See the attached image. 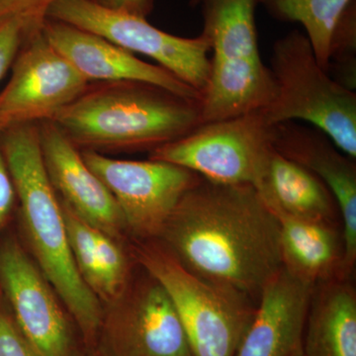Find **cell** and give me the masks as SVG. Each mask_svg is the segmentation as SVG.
Returning a JSON list of instances; mask_svg holds the SVG:
<instances>
[{
	"instance_id": "cell-1",
	"label": "cell",
	"mask_w": 356,
	"mask_h": 356,
	"mask_svg": "<svg viewBox=\"0 0 356 356\" xmlns=\"http://www.w3.org/2000/svg\"><path fill=\"white\" fill-rule=\"evenodd\" d=\"M156 240L192 273L255 303L283 266L277 218L250 184L201 177Z\"/></svg>"
},
{
	"instance_id": "cell-2",
	"label": "cell",
	"mask_w": 356,
	"mask_h": 356,
	"mask_svg": "<svg viewBox=\"0 0 356 356\" xmlns=\"http://www.w3.org/2000/svg\"><path fill=\"white\" fill-rule=\"evenodd\" d=\"M51 121L81 151L153 152L200 125V100L140 81L90 83Z\"/></svg>"
},
{
	"instance_id": "cell-3",
	"label": "cell",
	"mask_w": 356,
	"mask_h": 356,
	"mask_svg": "<svg viewBox=\"0 0 356 356\" xmlns=\"http://www.w3.org/2000/svg\"><path fill=\"white\" fill-rule=\"evenodd\" d=\"M0 144L37 266L83 337L93 341L102 323V306L72 259L60 199L44 168L38 123L3 129L0 131Z\"/></svg>"
},
{
	"instance_id": "cell-4",
	"label": "cell",
	"mask_w": 356,
	"mask_h": 356,
	"mask_svg": "<svg viewBox=\"0 0 356 356\" xmlns=\"http://www.w3.org/2000/svg\"><path fill=\"white\" fill-rule=\"evenodd\" d=\"M200 6L201 34L212 58L200 100L201 124L232 118L268 106L273 76L262 60L255 25L257 0H191Z\"/></svg>"
},
{
	"instance_id": "cell-5",
	"label": "cell",
	"mask_w": 356,
	"mask_h": 356,
	"mask_svg": "<svg viewBox=\"0 0 356 356\" xmlns=\"http://www.w3.org/2000/svg\"><path fill=\"white\" fill-rule=\"evenodd\" d=\"M273 100L261 110L270 125L306 122L356 159V95L323 69L305 33L294 30L273 47Z\"/></svg>"
},
{
	"instance_id": "cell-6",
	"label": "cell",
	"mask_w": 356,
	"mask_h": 356,
	"mask_svg": "<svg viewBox=\"0 0 356 356\" xmlns=\"http://www.w3.org/2000/svg\"><path fill=\"white\" fill-rule=\"evenodd\" d=\"M140 266L170 297L194 356H236L257 303L192 273L158 240L136 248Z\"/></svg>"
},
{
	"instance_id": "cell-7",
	"label": "cell",
	"mask_w": 356,
	"mask_h": 356,
	"mask_svg": "<svg viewBox=\"0 0 356 356\" xmlns=\"http://www.w3.org/2000/svg\"><path fill=\"white\" fill-rule=\"evenodd\" d=\"M271 149V125L255 111L200 124L151 152L149 159L181 166L215 184L254 186Z\"/></svg>"
},
{
	"instance_id": "cell-8",
	"label": "cell",
	"mask_w": 356,
	"mask_h": 356,
	"mask_svg": "<svg viewBox=\"0 0 356 356\" xmlns=\"http://www.w3.org/2000/svg\"><path fill=\"white\" fill-rule=\"evenodd\" d=\"M46 18L76 26L109 40L133 54L152 58L202 95L210 74V44L203 34L175 36L154 27L147 18L110 10L92 0H56Z\"/></svg>"
},
{
	"instance_id": "cell-9",
	"label": "cell",
	"mask_w": 356,
	"mask_h": 356,
	"mask_svg": "<svg viewBox=\"0 0 356 356\" xmlns=\"http://www.w3.org/2000/svg\"><path fill=\"white\" fill-rule=\"evenodd\" d=\"M88 168L109 189L127 229L140 240H156L182 196L200 177L165 163L125 161L93 151H81Z\"/></svg>"
},
{
	"instance_id": "cell-10",
	"label": "cell",
	"mask_w": 356,
	"mask_h": 356,
	"mask_svg": "<svg viewBox=\"0 0 356 356\" xmlns=\"http://www.w3.org/2000/svg\"><path fill=\"white\" fill-rule=\"evenodd\" d=\"M10 70L0 91V131L53 120L89 84L44 37L42 26L28 33Z\"/></svg>"
},
{
	"instance_id": "cell-11",
	"label": "cell",
	"mask_w": 356,
	"mask_h": 356,
	"mask_svg": "<svg viewBox=\"0 0 356 356\" xmlns=\"http://www.w3.org/2000/svg\"><path fill=\"white\" fill-rule=\"evenodd\" d=\"M126 287L100 325L103 356H194L163 286L146 271Z\"/></svg>"
},
{
	"instance_id": "cell-12",
	"label": "cell",
	"mask_w": 356,
	"mask_h": 356,
	"mask_svg": "<svg viewBox=\"0 0 356 356\" xmlns=\"http://www.w3.org/2000/svg\"><path fill=\"white\" fill-rule=\"evenodd\" d=\"M0 284L13 320L39 356H70L72 336L53 287L23 248L8 241L0 248Z\"/></svg>"
},
{
	"instance_id": "cell-13",
	"label": "cell",
	"mask_w": 356,
	"mask_h": 356,
	"mask_svg": "<svg viewBox=\"0 0 356 356\" xmlns=\"http://www.w3.org/2000/svg\"><path fill=\"white\" fill-rule=\"evenodd\" d=\"M47 175L58 199L84 221L112 238L121 236L125 219L109 189L88 168L79 149L55 122L38 123Z\"/></svg>"
},
{
	"instance_id": "cell-14",
	"label": "cell",
	"mask_w": 356,
	"mask_h": 356,
	"mask_svg": "<svg viewBox=\"0 0 356 356\" xmlns=\"http://www.w3.org/2000/svg\"><path fill=\"white\" fill-rule=\"evenodd\" d=\"M271 142L278 153L317 175L336 199L344 245V269L353 276L356 262L355 159L313 126L288 121L271 125Z\"/></svg>"
},
{
	"instance_id": "cell-15",
	"label": "cell",
	"mask_w": 356,
	"mask_h": 356,
	"mask_svg": "<svg viewBox=\"0 0 356 356\" xmlns=\"http://www.w3.org/2000/svg\"><path fill=\"white\" fill-rule=\"evenodd\" d=\"M42 31L54 47L90 83L140 81L184 97L201 100L200 92L161 65L140 60L132 51L95 33L46 18Z\"/></svg>"
},
{
	"instance_id": "cell-16",
	"label": "cell",
	"mask_w": 356,
	"mask_h": 356,
	"mask_svg": "<svg viewBox=\"0 0 356 356\" xmlns=\"http://www.w3.org/2000/svg\"><path fill=\"white\" fill-rule=\"evenodd\" d=\"M314 286L281 267L262 288L236 356L303 355Z\"/></svg>"
},
{
	"instance_id": "cell-17",
	"label": "cell",
	"mask_w": 356,
	"mask_h": 356,
	"mask_svg": "<svg viewBox=\"0 0 356 356\" xmlns=\"http://www.w3.org/2000/svg\"><path fill=\"white\" fill-rule=\"evenodd\" d=\"M254 186L273 212L341 226L336 199L327 185L273 147Z\"/></svg>"
},
{
	"instance_id": "cell-18",
	"label": "cell",
	"mask_w": 356,
	"mask_h": 356,
	"mask_svg": "<svg viewBox=\"0 0 356 356\" xmlns=\"http://www.w3.org/2000/svg\"><path fill=\"white\" fill-rule=\"evenodd\" d=\"M273 213L280 224L281 259L287 270L313 285L353 277L344 269L341 226Z\"/></svg>"
},
{
	"instance_id": "cell-19",
	"label": "cell",
	"mask_w": 356,
	"mask_h": 356,
	"mask_svg": "<svg viewBox=\"0 0 356 356\" xmlns=\"http://www.w3.org/2000/svg\"><path fill=\"white\" fill-rule=\"evenodd\" d=\"M303 356H356V291L353 277L318 283L313 288Z\"/></svg>"
},
{
	"instance_id": "cell-20",
	"label": "cell",
	"mask_w": 356,
	"mask_h": 356,
	"mask_svg": "<svg viewBox=\"0 0 356 356\" xmlns=\"http://www.w3.org/2000/svg\"><path fill=\"white\" fill-rule=\"evenodd\" d=\"M355 0H257L276 19L303 26L316 58L329 67L330 51L337 26Z\"/></svg>"
},
{
	"instance_id": "cell-21",
	"label": "cell",
	"mask_w": 356,
	"mask_h": 356,
	"mask_svg": "<svg viewBox=\"0 0 356 356\" xmlns=\"http://www.w3.org/2000/svg\"><path fill=\"white\" fill-rule=\"evenodd\" d=\"M39 26L24 16H13L0 22V81L10 70L28 33Z\"/></svg>"
},
{
	"instance_id": "cell-22",
	"label": "cell",
	"mask_w": 356,
	"mask_h": 356,
	"mask_svg": "<svg viewBox=\"0 0 356 356\" xmlns=\"http://www.w3.org/2000/svg\"><path fill=\"white\" fill-rule=\"evenodd\" d=\"M0 356H39L13 318L0 307Z\"/></svg>"
},
{
	"instance_id": "cell-23",
	"label": "cell",
	"mask_w": 356,
	"mask_h": 356,
	"mask_svg": "<svg viewBox=\"0 0 356 356\" xmlns=\"http://www.w3.org/2000/svg\"><path fill=\"white\" fill-rule=\"evenodd\" d=\"M54 1L56 0H0V22L18 15L34 22H43Z\"/></svg>"
},
{
	"instance_id": "cell-24",
	"label": "cell",
	"mask_w": 356,
	"mask_h": 356,
	"mask_svg": "<svg viewBox=\"0 0 356 356\" xmlns=\"http://www.w3.org/2000/svg\"><path fill=\"white\" fill-rule=\"evenodd\" d=\"M15 199V187L0 144V228L10 214Z\"/></svg>"
},
{
	"instance_id": "cell-25",
	"label": "cell",
	"mask_w": 356,
	"mask_h": 356,
	"mask_svg": "<svg viewBox=\"0 0 356 356\" xmlns=\"http://www.w3.org/2000/svg\"><path fill=\"white\" fill-rule=\"evenodd\" d=\"M98 6L147 18L153 11L154 0H92Z\"/></svg>"
},
{
	"instance_id": "cell-26",
	"label": "cell",
	"mask_w": 356,
	"mask_h": 356,
	"mask_svg": "<svg viewBox=\"0 0 356 356\" xmlns=\"http://www.w3.org/2000/svg\"><path fill=\"white\" fill-rule=\"evenodd\" d=\"M302 356H303V355H302Z\"/></svg>"
}]
</instances>
